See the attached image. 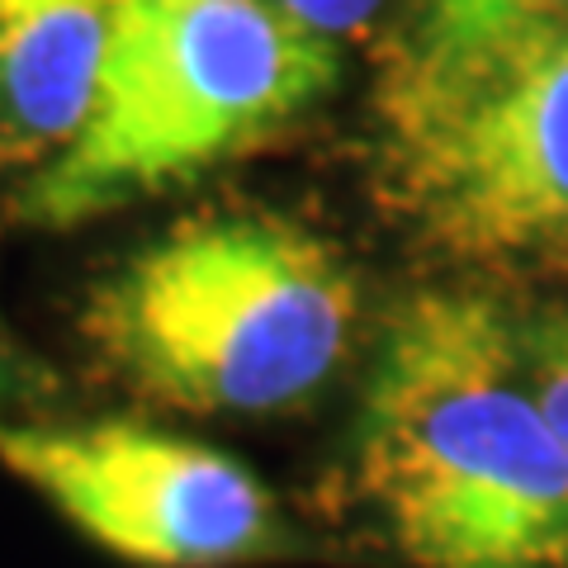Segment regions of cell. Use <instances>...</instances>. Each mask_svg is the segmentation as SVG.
<instances>
[{"instance_id": "5", "label": "cell", "mask_w": 568, "mask_h": 568, "mask_svg": "<svg viewBox=\"0 0 568 568\" xmlns=\"http://www.w3.org/2000/svg\"><path fill=\"white\" fill-rule=\"evenodd\" d=\"M0 465L133 568H233L284 540L275 497L219 446L148 422H14Z\"/></svg>"}, {"instance_id": "7", "label": "cell", "mask_w": 568, "mask_h": 568, "mask_svg": "<svg viewBox=\"0 0 568 568\" xmlns=\"http://www.w3.org/2000/svg\"><path fill=\"white\" fill-rule=\"evenodd\" d=\"M568 29V0H407L375 114L436 100Z\"/></svg>"}, {"instance_id": "4", "label": "cell", "mask_w": 568, "mask_h": 568, "mask_svg": "<svg viewBox=\"0 0 568 568\" xmlns=\"http://www.w3.org/2000/svg\"><path fill=\"white\" fill-rule=\"evenodd\" d=\"M375 190L469 271H568V29L469 85L375 114Z\"/></svg>"}, {"instance_id": "2", "label": "cell", "mask_w": 568, "mask_h": 568, "mask_svg": "<svg viewBox=\"0 0 568 568\" xmlns=\"http://www.w3.org/2000/svg\"><path fill=\"white\" fill-rule=\"evenodd\" d=\"M361 290L290 213H194L110 271L85 336L142 398L181 413H280L342 369Z\"/></svg>"}, {"instance_id": "3", "label": "cell", "mask_w": 568, "mask_h": 568, "mask_svg": "<svg viewBox=\"0 0 568 568\" xmlns=\"http://www.w3.org/2000/svg\"><path fill=\"white\" fill-rule=\"evenodd\" d=\"M342 52L275 0H123L85 129L29 181L43 227L85 223L280 138Z\"/></svg>"}, {"instance_id": "9", "label": "cell", "mask_w": 568, "mask_h": 568, "mask_svg": "<svg viewBox=\"0 0 568 568\" xmlns=\"http://www.w3.org/2000/svg\"><path fill=\"white\" fill-rule=\"evenodd\" d=\"M275 6L290 14V20L313 29L317 39L346 43V39H361V33H369L384 20L388 0H275Z\"/></svg>"}, {"instance_id": "6", "label": "cell", "mask_w": 568, "mask_h": 568, "mask_svg": "<svg viewBox=\"0 0 568 568\" xmlns=\"http://www.w3.org/2000/svg\"><path fill=\"white\" fill-rule=\"evenodd\" d=\"M123 0H0V133L58 156L85 129Z\"/></svg>"}, {"instance_id": "10", "label": "cell", "mask_w": 568, "mask_h": 568, "mask_svg": "<svg viewBox=\"0 0 568 568\" xmlns=\"http://www.w3.org/2000/svg\"><path fill=\"white\" fill-rule=\"evenodd\" d=\"M33 369H29V361L20 351L10 346V336L0 332V407H14V403H24L29 394H33Z\"/></svg>"}, {"instance_id": "1", "label": "cell", "mask_w": 568, "mask_h": 568, "mask_svg": "<svg viewBox=\"0 0 568 568\" xmlns=\"http://www.w3.org/2000/svg\"><path fill=\"white\" fill-rule=\"evenodd\" d=\"M355 484L413 568H568V446L493 298L426 290L388 317Z\"/></svg>"}, {"instance_id": "8", "label": "cell", "mask_w": 568, "mask_h": 568, "mask_svg": "<svg viewBox=\"0 0 568 568\" xmlns=\"http://www.w3.org/2000/svg\"><path fill=\"white\" fill-rule=\"evenodd\" d=\"M521 361L545 417L555 422V432L568 446V313L521 327Z\"/></svg>"}]
</instances>
